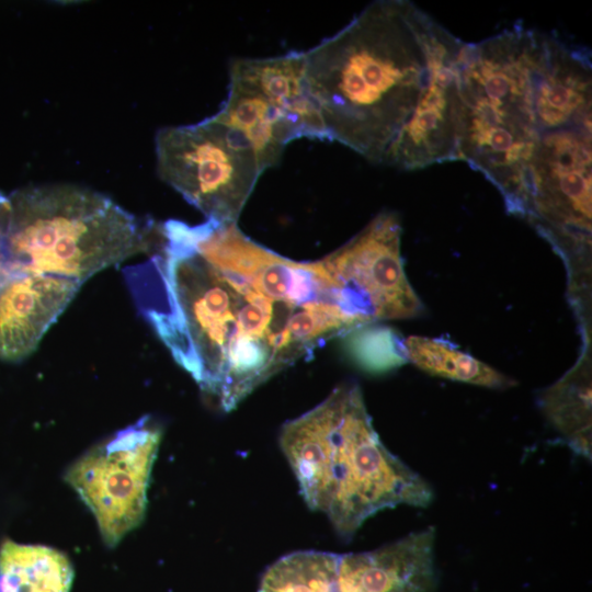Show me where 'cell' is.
Here are the masks:
<instances>
[{
  "instance_id": "obj_1",
  "label": "cell",
  "mask_w": 592,
  "mask_h": 592,
  "mask_svg": "<svg viewBox=\"0 0 592 592\" xmlns=\"http://www.w3.org/2000/svg\"><path fill=\"white\" fill-rule=\"evenodd\" d=\"M130 294L175 362L220 409L363 326L322 261L296 262L237 223L169 220Z\"/></svg>"
},
{
  "instance_id": "obj_2",
  "label": "cell",
  "mask_w": 592,
  "mask_h": 592,
  "mask_svg": "<svg viewBox=\"0 0 592 592\" xmlns=\"http://www.w3.org/2000/svg\"><path fill=\"white\" fill-rule=\"evenodd\" d=\"M451 35L412 2L380 0L304 52L328 139L383 163L420 104Z\"/></svg>"
},
{
  "instance_id": "obj_3",
  "label": "cell",
  "mask_w": 592,
  "mask_h": 592,
  "mask_svg": "<svg viewBox=\"0 0 592 592\" xmlns=\"http://www.w3.org/2000/svg\"><path fill=\"white\" fill-rule=\"evenodd\" d=\"M278 443L308 508L344 539L382 510L433 500L431 486L382 443L355 383L284 423Z\"/></svg>"
},
{
  "instance_id": "obj_4",
  "label": "cell",
  "mask_w": 592,
  "mask_h": 592,
  "mask_svg": "<svg viewBox=\"0 0 592 592\" xmlns=\"http://www.w3.org/2000/svg\"><path fill=\"white\" fill-rule=\"evenodd\" d=\"M537 55L538 31L515 24L482 42L464 43L459 61L460 160L500 191L511 214L524 218L539 141Z\"/></svg>"
},
{
  "instance_id": "obj_5",
  "label": "cell",
  "mask_w": 592,
  "mask_h": 592,
  "mask_svg": "<svg viewBox=\"0 0 592 592\" xmlns=\"http://www.w3.org/2000/svg\"><path fill=\"white\" fill-rule=\"evenodd\" d=\"M3 258L15 274L83 283L135 254L157 250L161 224L138 218L106 195L73 184H45L8 195Z\"/></svg>"
},
{
  "instance_id": "obj_6",
  "label": "cell",
  "mask_w": 592,
  "mask_h": 592,
  "mask_svg": "<svg viewBox=\"0 0 592 592\" xmlns=\"http://www.w3.org/2000/svg\"><path fill=\"white\" fill-rule=\"evenodd\" d=\"M155 148L160 179L221 224L237 223L263 173L243 139L212 117L160 128Z\"/></svg>"
},
{
  "instance_id": "obj_7",
  "label": "cell",
  "mask_w": 592,
  "mask_h": 592,
  "mask_svg": "<svg viewBox=\"0 0 592 592\" xmlns=\"http://www.w3.org/2000/svg\"><path fill=\"white\" fill-rule=\"evenodd\" d=\"M591 127L544 133L530 166L526 219L583 267L591 253Z\"/></svg>"
},
{
  "instance_id": "obj_8",
  "label": "cell",
  "mask_w": 592,
  "mask_h": 592,
  "mask_svg": "<svg viewBox=\"0 0 592 592\" xmlns=\"http://www.w3.org/2000/svg\"><path fill=\"white\" fill-rule=\"evenodd\" d=\"M161 436L160 424L143 417L91 447L66 471V481L90 508L110 547L144 517Z\"/></svg>"
},
{
  "instance_id": "obj_9",
  "label": "cell",
  "mask_w": 592,
  "mask_h": 592,
  "mask_svg": "<svg viewBox=\"0 0 592 592\" xmlns=\"http://www.w3.org/2000/svg\"><path fill=\"white\" fill-rule=\"evenodd\" d=\"M400 241L399 217L385 210L340 249L321 259L366 325L415 318L424 311L407 278Z\"/></svg>"
},
{
  "instance_id": "obj_10",
  "label": "cell",
  "mask_w": 592,
  "mask_h": 592,
  "mask_svg": "<svg viewBox=\"0 0 592 592\" xmlns=\"http://www.w3.org/2000/svg\"><path fill=\"white\" fill-rule=\"evenodd\" d=\"M464 42L453 34L439 52L429 86L383 163L415 170L460 160L459 61Z\"/></svg>"
},
{
  "instance_id": "obj_11",
  "label": "cell",
  "mask_w": 592,
  "mask_h": 592,
  "mask_svg": "<svg viewBox=\"0 0 592 592\" xmlns=\"http://www.w3.org/2000/svg\"><path fill=\"white\" fill-rule=\"evenodd\" d=\"M435 530L426 527L362 553L333 555L334 592H432Z\"/></svg>"
},
{
  "instance_id": "obj_12",
  "label": "cell",
  "mask_w": 592,
  "mask_h": 592,
  "mask_svg": "<svg viewBox=\"0 0 592 592\" xmlns=\"http://www.w3.org/2000/svg\"><path fill=\"white\" fill-rule=\"evenodd\" d=\"M81 285L50 274H16L5 282L0 287V357L29 356Z\"/></svg>"
},
{
  "instance_id": "obj_13",
  "label": "cell",
  "mask_w": 592,
  "mask_h": 592,
  "mask_svg": "<svg viewBox=\"0 0 592 592\" xmlns=\"http://www.w3.org/2000/svg\"><path fill=\"white\" fill-rule=\"evenodd\" d=\"M229 80L254 89L280 109L295 127L298 138L328 139L322 117L309 91L304 52L234 59Z\"/></svg>"
},
{
  "instance_id": "obj_14",
  "label": "cell",
  "mask_w": 592,
  "mask_h": 592,
  "mask_svg": "<svg viewBox=\"0 0 592 592\" xmlns=\"http://www.w3.org/2000/svg\"><path fill=\"white\" fill-rule=\"evenodd\" d=\"M210 117L243 139L262 172L275 166L286 145L298 138L280 109L254 89L234 80H229L221 107Z\"/></svg>"
},
{
  "instance_id": "obj_15",
  "label": "cell",
  "mask_w": 592,
  "mask_h": 592,
  "mask_svg": "<svg viewBox=\"0 0 592 592\" xmlns=\"http://www.w3.org/2000/svg\"><path fill=\"white\" fill-rule=\"evenodd\" d=\"M554 430L578 455L591 458V354L585 348L574 366L539 396Z\"/></svg>"
},
{
  "instance_id": "obj_16",
  "label": "cell",
  "mask_w": 592,
  "mask_h": 592,
  "mask_svg": "<svg viewBox=\"0 0 592 592\" xmlns=\"http://www.w3.org/2000/svg\"><path fill=\"white\" fill-rule=\"evenodd\" d=\"M73 569L60 551L7 540L0 548V592H69Z\"/></svg>"
},
{
  "instance_id": "obj_17",
  "label": "cell",
  "mask_w": 592,
  "mask_h": 592,
  "mask_svg": "<svg viewBox=\"0 0 592 592\" xmlns=\"http://www.w3.org/2000/svg\"><path fill=\"white\" fill-rule=\"evenodd\" d=\"M402 344L406 360L432 376L492 389H508L516 385L513 378L445 340L410 335L402 340Z\"/></svg>"
},
{
  "instance_id": "obj_18",
  "label": "cell",
  "mask_w": 592,
  "mask_h": 592,
  "mask_svg": "<svg viewBox=\"0 0 592 592\" xmlns=\"http://www.w3.org/2000/svg\"><path fill=\"white\" fill-rule=\"evenodd\" d=\"M259 592H328L327 551L299 550L273 562Z\"/></svg>"
},
{
  "instance_id": "obj_19",
  "label": "cell",
  "mask_w": 592,
  "mask_h": 592,
  "mask_svg": "<svg viewBox=\"0 0 592 592\" xmlns=\"http://www.w3.org/2000/svg\"><path fill=\"white\" fill-rule=\"evenodd\" d=\"M344 337L349 356L367 372H386L407 361L402 340L388 327L366 325Z\"/></svg>"
},
{
  "instance_id": "obj_20",
  "label": "cell",
  "mask_w": 592,
  "mask_h": 592,
  "mask_svg": "<svg viewBox=\"0 0 592 592\" xmlns=\"http://www.w3.org/2000/svg\"><path fill=\"white\" fill-rule=\"evenodd\" d=\"M10 214V202L8 195L0 194V247L2 246Z\"/></svg>"
}]
</instances>
